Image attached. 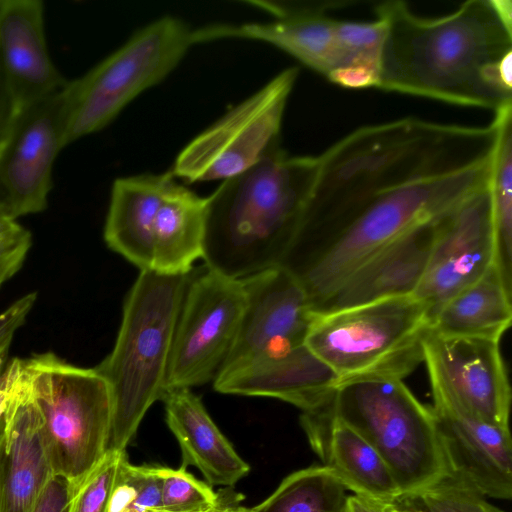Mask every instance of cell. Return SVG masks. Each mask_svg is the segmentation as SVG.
Returning <instances> with one entry per match:
<instances>
[{
	"instance_id": "9",
	"label": "cell",
	"mask_w": 512,
	"mask_h": 512,
	"mask_svg": "<svg viewBox=\"0 0 512 512\" xmlns=\"http://www.w3.org/2000/svg\"><path fill=\"white\" fill-rule=\"evenodd\" d=\"M298 71L282 70L230 109L182 149L169 172L188 183L224 181L280 147L284 111Z\"/></svg>"
},
{
	"instance_id": "4",
	"label": "cell",
	"mask_w": 512,
	"mask_h": 512,
	"mask_svg": "<svg viewBox=\"0 0 512 512\" xmlns=\"http://www.w3.org/2000/svg\"><path fill=\"white\" fill-rule=\"evenodd\" d=\"M189 274L140 271L128 292L111 352L95 370L112 399L108 451H124L166 390L174 330Z\"/></svg>"
},
{
	"instance_id": "23",
	"label": "cell",
	"mask_w": 512,
	"mask_h": 512,
	"mask_svg": "<svg viewBox=\"0 0 512 512\" xmlns=\"http://www.w3.org/2000/svg\"><path fill=\"white\" fill-rule=\"evenodd\" d=\"M207 201L176 180L158 210L154 226L152 270L186 275L205 249Z\"/></svg>"
},
{
	"instance_id": "30",
	"label": "cell",
	"mask_w": 512,
	"mask_h": 512,
	"mask_svg": "<svg viewBox=\"0 0 512 512\" xmlns=\"http://www.w3.org/2000/svg\"><path fill=\"white\" fill-rule=\"evenodd\" d=\"M124 451H107L81 479L71 484L67 512H107Z\"/></svg>"
},
{
	"instance_id": "36",
	"label": "cell",
	"mask_w": 512,
	"mask_h": 512,
	"mask_svg": "<svg viewBox=\"0 0 512 512\" xmlns=\"http://www.w3.org/2000/svg\"><path fill=\"white\" fill-rule=\"evenodd\" d=\"M396 503H390L372 497L348 495L343 512H391Z\"/></svg>"
},
{
	"instance_id": "19",
	"label": "cell",
	"mask_w": 512,
	"mask_h": 512,
	"mask_svg": "<svg viewBox=\"0 0 512 512\" xmlns=\"http://www.w3.org/2000/svg\"><path fill=\"white\" fill-rule=\"evenodd\" d=\"M213 387L222 394L276 398L312 412L332 400L338 379L304 345L226 370L217 376Z\"/></svg>"
},
{
	"instance_id": "5",
	"label": "cell",
	"mask_w": 512,
	"mask_h": 512,
	"mask_svg": "<svg viewBox=\"0 0 512 512\" xmlns=\"http://www.w3.org/2000/svg\"><path fill=\"white\" fill-rule=\"evenodd\" d=\"M427 306L413 295L313 314L305 345L337 376L403 380L424 362Z\"/></svg>"
},
{
	"instance_id": "15",
	"label": "cell",
	"mask_w": 512,
	"mask_h": 512,
	"mask_svg": "<svg viewBox=\"0 0 512 512\" xmlns=\"http://www.w3.org/2000/svg\"><path fill=\"white\" fill-rule=\"evenodd\" d=\"M4 436L0 445V512H30L54 475L42 415L31 395L22 359L3 372Z\"/></svg>"
},
{
	"instance_id": "16",
	"label": "cell",
	"mask_w": 512,
	"mask_h": 512,
	"mask_svg": "<svg viewBox=\"0 0 512 512\" xmlns=\"http://www.w3.org/2000/svg\"><path fill=\"white\" fill-rule=\"evenodd\" d=\"M440 370L459 400L476 416L509 428L511 388L499 341L429 333L424 360Z\"/></svg>"
},
{
	"instance_id": "12",
	"label": "cell",
	"mask_w": 512,
	"mask_h": 512,
	"mask_svg": "<svg viewBox=\"0 0 512 512\" xmlns=\"http://www.w3.org/2000/svg\"><path fill=\"white\" fill-rule=\"evenodd\" d=\"M64 125L65 89L21 108L0 153V197L15 219L47 208Z\"/></svg>"
},
{
	"instance_id": "6",
	"label": "cell",
	"mask_w": 512,
	"mask_h": 512,
	"mask_svg": "<svg viewBox=\"0 0 512 512\" xmlns=\"http://www.w3.org/2000/svg\"><path fill=\"white\" fill-rule=\"evenodd\" d=\"M329 410L378 452L402 499L448 474L432 408L421 403L403 380L377 378L340 384Z\"/></svg>"
},
{
	"instance_id": "18",
	"label": "cell",
	"mask_w": 512,
	"mask_h": 512,
	"mask_svg": "<svg viewBox=\"0 0 512 512\" xmlns=\"http://www.w3.org/2000/svg\"><path fill=\"white\" fill-rule=\"evenodd\" d=\"M44 3L0 0V64L22 108L66 88L45 35Z\"/></svg>"
},
{
	"instance_id": "32",
	"label": "cell",
	"mask_w": 512,
	"mask_h": 512,
	"mask_svg": "<svg viewBox=\"0 0 512 512\" xmlns=\"http://www.w3.org/2000/svg\"><path fill=\"white\" fill-rule=\"evenodd\" d=\"M32 247V234L20 225L0 236V288L23 266Z\"/></svg>"
},
{
	"instance_id": "38",
	"label": "cell",
	"mask_w": 512,
	"mask_h": 512,
	"mask_svg": "<svg viewBox=\"0 0 512 512\" xmlns=\"http://www.w3.org/2000/svg\"><path fill=\"white\" fill-rule=\"evenodd\" d=\"M242 499L243 496L241 494L233 491L220 512H250V508H246L240 504Z\"/></svg>"
},
{
	"instance_id": "29",
	"label": "cell",
	"mask_w": 512,
	"mask_h": 512,
	"mask_svg": "<svg viewBox=\"0 0 512 512\" xmlns=\"http://www.w3.org/2000/svg\"><path fill=\"white\" fill-rule=\"evenodd\" d=\"M401 501L419 512H505L488 502L476 488L449 473Z\"/></svg>"
},
{
	"instance_id": "22",
	"label": "cell",
	"mask_w": 512,
	"mask_h": 512,
	"mask_svg": "<svg viewBox=\"0 0 512 512\" xmlns=\"http://www.w3.org/2000/svg\"><path fill=\"white\" fill-rule=\"evenodd\" d=\"M174 181L167 172L121 177L113 182L103 238L109 249L140 271L152 269L156 216Z\"/></svg>"
},
{
	"instance_id": "34",
	"label": "cell",
	"mask_w": 512,
	"mask_h": 512,
	"mask_svg": "<svg viewBox=\"0 0 512 512\" xmlns=\"http://www.w3.org/2000/svg\"><path fill=\"white\" fill-rule=\"evenodd\" d=\"M70 493V482L54 474L39 494L30 512H67Z\"/></svg>"
},
{
	"instance_id": "33",
	"label": "cell",
	"mask_w": 512,
	"mask_h": 512,
	"mask_svg": "<svg viewBox=\"0 0 512 512\" xmlns=\"http://www.w3.org/2000/svg\"><path fill=\"white\" fill-rule=\"evenodd\" d=\"M36 300L37 293L30 292L0 313V352L10 348L16 331L25 323Z\"/></svg>"
},
{
	"instance_id": "39",
	"label": "cell",
	"mask_w": 512,
	"mask_h": 512,
	"mask_svg": "<svg viewBox=\"0 0 512 512\" xmlns=\"http://www.w3.org/2000/svg\"><path fill=\"white\" fill-rule=\"evenodd\" d=\"M391 512H419L416 509L412 508L408 504L400 501L397 502Z\"/></svg>"
},
{
	"instance_id": "20",
	"label": "cell",
	"mask_w": 512,
	"mask_h": 512,
	"mask_svg": "<svg viewBox=\"0 0 512 512\" xmlns=\"http://www.w3.org/2000/svg\"><path fill=\"white\" fill-rule=\"evenodd\" d=\"M329 403L318 410L303 412L300 418L323 466L354 494L399 502L402 493L382 457L359 433L330 412Z\"/></svg>"
},
{
	"instance_id": "1",
	"label": "cell",
	"mask_w": 512,
	"mask_h": 512,
	"mask_svg": "<svg viewBox=\"0 0 512 512\" xmlns=\"http://www.w3.org/2000/svg\"><path fill=\"white\" fill-rule=\"evenodd\" d=\"M502 123L501 113L484 126L405 117L357 128L317 155L280 263L312 313L387 244L488 187Z\"/></svg>"
},
{
	"instance_id": "31",
	"label": "cell",
	"mask_w": 512,
	"mask_h": 512,
	"mask_svg": "<svg viewBox=\"0 0 512 512\" xmlns=\"http://www.w3.org/2000/svg\"><path fill=\"white\" fill-rule=\"evenodd\" d=\"M157 472L164 512H203L218 500V493L187 472L184 465L178 469L157 466Z\"/></svg>"
},
{
	"instance_id": "40",
	"label": "cell",
	"mask_w": 512,
	"mask_h": 512,
	"mask_svg": "<svg viewBox=\"0 0 512 512\" xmlns=\"http://www.w3.org/2000/svg\"><path fill=\"white\" fill-rule=\"evenodd\" d=\"M3 436H4V418H3V413H2L0 415V445L2 443Z\"/></svg>"
},
{
	"instance_id": "10",
	"label": "cell",
	"mask_w": 512,
	"mask_h": 512,
	"mask_svg": "<svg viewBox=\"0 0 512 512\" xmlns=\"http://www.w3.org/2000/svg\"><path fill=\"white\" fill-rule=\"evenodd\" d=\"M245 301L240 279L206 265L189 273L174 330L166 389L214 382L237 337Z\"/></svg>"
},
{
	"instance_id": "35",
	"label": "cell",
	"mask_w": 512,
	"mask_h": 512,
	"mask_svg": "<svg viewBox=\"0 0 512 512\" xmlns=\"http://www.w3.org/2000/svg\"><path fill=\"white\" fill-rule=\"evenodd\" d=\"M21 110L0 64V153Z\"/></svg>"
},
{
	"instance_id": "17",
	"label": "cell",
	"mask_w": 512,
	"mask_h": 512,
	"mask_svg": "<svg viewBox=\"0 0 512 512\" xmlns=\"http://www.w3.org/2000/svg\"><path fill=\"white\" fill-rule=\"evenodd\" d=\"M445 215L416 226L376 252L313 314L413 295L425 273L438 227Z\"/></svg>"
},
{
	"instance_id": "2",
	"label": "cell",
	"mask_w": 512,
	"mask_h": 512,
	"mask_svg": "<svg viewBox=\"0 0 512 512\" xmlns=\"http://www.w3.org/2000/svg\"><path fill=\"white\" fill-rule=\"evenodd\" d=\"M374 11L386 25L379 89L494 113L512 105L510 0H469L437 18L403 1Z\"/></svg>"
},
{
	"instance_id": "3",
	"label": "cell",
	"mask_w": 512,
	"mask_h": 512,
	"mask_svg": "<svg viewBox=\"0 0 512 512\" xmlns=\"http://www.w3.org/2000/svg\"><path fill=\"white\" fill-rule=\"evenodd\" d=\"M316 166V156H290L278 147L222 181L206 197L205 265L234 279L280 265L298 230Z\"/></svg>"
},
{
	"instance_id": "24",
	"label": "cell",
	"mask_w": 512,
	"mask_h": 512,
	"mask_svg": "<svg viewBox=\"0 0 512 512\" xmlns=\"http://www.w3.org/2000/svg\"><path fill=\"white\" fill-rule=\"evenodd\" d=\"M511 291L495 262L439 308L431 318V333L500 342L512 322Z\"/></svg>"
},
{
	"instance_id": "26",
	"label": "cell",
	"mask_w": 512,
	"mask_h": 512,
	"mask_svg": "<svg viewBox=\"0 0 512 512\" xmlns=\"http://www.w3.org/2000/svg\"><path fill=\"white\" fill-rule=\"evenodd\" d=\"M347 489L325 466L295 471L250 512H343Z\"/></svg>"
},
{
	"instance_id": "41",
	"label": "cell",
	"mask_w": 512,
	"mask_h": 512,
	"mask_svg": "<svg viewBox=\"0 0 512 512\" xmlns=\"http://www.w3.org/2000/svg\"><path fill=\"white\" fill-rule=\"evenodd\" d=\"M6 351H9V349H5V350L1 351L0 354L3 353V352H6Z\"/></svg>"
},
{
	"instance_id": "14",
	"label": "cell",
	"mask_w": 512,
	"mask_h": 512,
	"mask_svg": "<svg viewBox=\"0 0 512 512\" xmlns=\"http://www.w3.org/2000/svg\"><path fill=\"white\" fill-rule=\"evenodd\" d=\"M240 280L245 307L220 373L304 346L313 317L304 289L284 267L274 266Z\"/></svg>"
},
{
	"instance_id": "13",
	"label": "cell",
	"mask_w": 512,
	"mask_h": 512,
	"mask_svg": "<svg viewBox=\"0 0 512 512\" xmlns=\"http://www.w3.org/2000/svg\"><path fill=\"white\" fill-rule=\"evenodd\" d=\"M496 262L491 183L442 219L422 280L413 296L433 315Z\"/></svg>"
},
{
	"instance_id": "7",
	"label": "cell",
	"mask_w": 512,
	"mask_h": 512,
	"mask_svg": "<svg viewBox=\"0 0 512 512\" xmlns=\"http://www.w3.org/2000/svg\"><path fill=\"white\" fill-rule=\"evenodd\" d=\"M193 29L162 16L65 88L64 147L108 126L145 90L163 81L193 46Z\"/></svg>"
},
{
	"instance_id": "21",
	"label": "cell",
	"mask_w": 512,
	"mask_h": 512,
	"mask_svg": "<svg viewBox=\"0 0 512 512\" xmlns=\"http://www.w3.org/2000/svg\"><path fill=\"white\" fill-rule=\"evenodd\" d=\"M166 423L182 453V465H193L211 485L233 487L250 467L235 451L190 388L166 389Z\"/></svg>"
},
{
	"instance_id": "37",
	"label": "cell",
	"mask_w": 512,
	"mask_h": 512,
	"mask_svg": "<svg viewBox=\"0 0 512 512\" xmlns=\"http://www.w3.org/2000/svg\"><path fill=\"white\" fill-rule=\"evenodd\" d=\"M21 224L9 212L0 197V236L6 235L17 229Z\"/></svg>"
},
{
	"instance_id": "27",
	"label": "cell",
	"mask_w": 512,
	"mask_h": 512,
	"mask_svg": "<svg viewBox=\"0 0 512 512\" xmlns=\"http://www.w3.org/2000/svg\"><path fill=\"white\" fill-rule=\"evenodd\" d=\"M491 194L496 238V263L509 288L512 268V111L504 118L496 153Z\"/></svg>"
},
{
	"instance_id": "25",
	"label": "cell",
	"mask_w": 512,
	"mask_h": 512,
	"mask_svg": "<svg viewBox=\"0 0 512 512\" xmlns=\"http://www.w3.org/2000/svg\"><path fill=\"white\" fill-rule=\"evenodd\" d=\"M385 22L336 20L337 60L329 81L345 88H378Z\"/></svg>"
},
{
	"instance_id": "8",
	"label": "cell",
	"mask_w": 512,
	"mask_h": 512,
	"mask_svg": "<svg viewBox=\"0 0 512 512\" xmlns=\"http://www.w3.org/2000/svg\"><path fill=\"white\" fill-rule=\"evenodd\" d=\"M22 366L44 421L53 472L74 483L108 451L110 388L95 368L75 366L53 352L33 354Z\"/></svg>"
},
{
	"instance_id": "11",
	"label": "cell",
	"mask_w": 512,
	"mask_h": 512,
	"mask_svg": "<svg viewBox=\"0 0 512 512\" xmlns=\"http://www.w3.org/2000/svg\"><path fill=\"white\" fill-rule=\"evenodd\" d=\"M437 430L448 473L486 497H512V439L509 428L484 421L457 397L434 363L424 360Z\"/></svg>"
},
{
	"instance_id": "28",
	"label": "cell",
	"mask_w": 512,
	"mask_h": 512,
	"mask_svg": "<svg viewBox=\"0 0 512 512\" xmlns=\"http://www.w3.org/2000/svg\"><path fill=\"white\" fill-rule=\"evenodd\" d=\"M107 512H164L157 466L132 465L125 454L117 472Z\"/></svg>"
}]
</instances>
